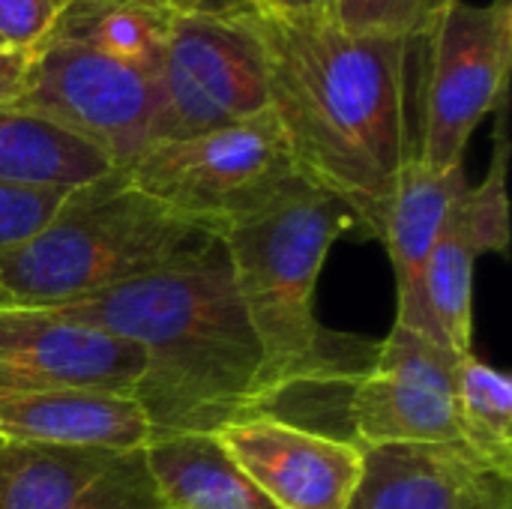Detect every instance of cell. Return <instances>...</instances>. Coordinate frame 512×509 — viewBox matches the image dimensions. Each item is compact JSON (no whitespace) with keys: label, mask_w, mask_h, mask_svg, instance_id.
I'll return each mask as SVG.
<instances>
[{"label":"cell","mask_w":512,"mask_h":509,"mask_svg":"<svg viewBox=\"0 0 512 509\" xmlns=\"http://www.w3.org/2000/svg\"><path fill=\"white\" fill-rule=\"evenodd\" d=\"M264 48L267 108L300 177L333 195L354 228L378 240L384 201L414 153L405 120V63L411 42L351 33L330 12L255 6Z\"/></svg>","instance_id":"1"},{"label":"cell","mask_w":512,"mask_h":509,"mask_svg":"<svg viewBox=\"0 0 512 509\" xmlns=\"http://www.w3.org/2000/svg\"><path fill=\"white\" fill-rule=\"evenodd\" d=\"M30 312L93 327L141 351L144 372L132 399L150 438L216 432L261 411V351L219 240L105 294Z\"/></svg>","instance_id":"2"},{"label":"cell","mask_w":512,"mask_h":509,"mask_svg":"<svg viewBox=\"0 0 512 509\" xmlns=\"http://www.w3.org/2000/svg\"><path fill=\"white\" fill-rule=\"evenodd\" d=\"M351 213L327 192L303 186L261 216L219 237L240 309L261 351L258 405H273L300 387L351 384V369L315 315V291L324 261Z\"/></svg>","instance_id":"3"},{"label":"cell","mask_w":512,"mask_h":509,"mask_svg":"<svg viewBox=\"0 0 512 509\" xmlns=\"http://www.w3.org/2000/svg\"><path fill=\"white\" fill-rule=\"evenodd\" d=\"M207 234L144 195L123 168L66 192L24 243L0 252V309H51L150 276Z\"/></svg>","instance_id":"4"},{"label":"cell","mask_w":512,"mask_h":509,"mask_svg":"<svg viewBox=\"0 0 512 509\" xmlns=\"http://www.w3.org/2000/svg\"><path fill=\"white\" fill-rule=\"evenodd\" d=\"M123 171L213 240L306 186L270 108L189 138L153 141Z\"/></svg>","instance_id":"5"},{"label":"cell","mask_w":512,"mask_h":509,"mask_svg":"<svg viewBox=\"0 0 512 509\" xmlns=\"http://www.w3.org/2000/svg\"><path fill=\"white\" fill-rule=\"evenodd\" d=\"M258 0L240 9H180L156 66L153 141L189 138L267 111Z\"/></svg>","instance_id":"6"},{"label":"cell","mask_w":512,"mask_h":509,"mask_svg":"<svg viewBox=\"0 0 512 509\" xmlns=\"http://www.w3.org/2000/svg\"><path fill=\"white\" fill-rule=\"evenodd\" d=\"M156 75L96 45L51 33L27 54L18 108L66 129L114 168L150 144Z\"/></svg>","instance_id":"7"},{"label":"cell","mask_w":512,"mask_h":509,"mask_svg":"<svg viewBox=\"0 0 512 509\" xmlns=\"http://www.w3.org/2000/svg\"><path fill=\"white\" fill-rule=\"evenodd\" d=\"M429 48L423 129L414 156L432 168L465 165L474 129L507 108L512 0H453L423 39Z\"/></svg>","instance_id":"8"},{"label":"cell","mask_w":512,"mask_h":509,"mask_svg":"<svg viewBox=\"0 0 512 509\" xmlns=\"http://www.w3.org/2000/svg\"><path fill=\"white\" fill-rule=\"evenodd\" d=\"M456 351L393 324L348 384V423L360 450L456 444Z\"/></svg>","instance_id":"9"},{"label":"cell","mask_w":512,"mask_h":509,"mask_svg":"<svg viewBox=\"0 0 512 509\" xmlns=\"http://www.w3.org/2000/svg\"><path fill=\"white\" fill-rule=\"evenodd\" d=\"M510 144L504 108L495 129V156L486 177L468 186L456 201L420 279L417 312L408 330L438 345L471 354L474 348V270L483 255L510 252V195H507Z\"/></svg>","instance_id":"10"},{"label":"cell","mask_w":512,"mask_h":509,"mask_svg":"<svg viewBox=\"0 0 512 509\" xmlns=\"http://www.w3.org/2000/svg\"><path fill=\"white\" fill-rule=\"evenodd\" d=\"M216 441L273 509H351L363 480V450L273 411L219 426Z\"/></svg>","instance_id":"11"},{"label":"cell","mask_w":512,"mask_h":509,"mask_svg":"<svg viewBox=\"0 0 512 509\" xmlns=\"http://www.w3.org/2000/svg\"><path fill=\"white\" fill-rule=\"evenodd\" d=\"M141 372L132 342L48 312L0 309V393L78 387L132 396Z\"/></svg>","instance_id":"12"},{"label":"cell","mask_w":512,"mask_h":509,"mask_svg":"<svg viewBox=\"0 0 512 509\" xmlns=\"http://www.w3.org/2000/svg\"><path fill=\"white\" fill-rule=\"evenodd\" d=\"M0 509H162L141 450L0 444Z\"/></svg>","instance_id":"13"},{"label":"cell","mask_w":512,"mask_h":509,"mask_svg":"<svg viewBox=\"0 0 512 509\" xmlns=\"http://www.w3.org/2000/svg\"><path fill=\"white\" fill-rule=\"evenodd\" d=\"M351 509H512V474L462 444L363 450Z\"/></svg>","instance_id":"14"},{"label":"cell","mask_w":512,"mask_h":509,"mask_svg":"<svg viewBox=\"0 0 512 509\" xmlns=\"http://www.w3.org/2000/svg\"><path fill=\"white\" fill-rule=\"evenodd\" d=\"M150 423L129 393L18 390L0 393V444L141 450Z\"/></svg>","instance_id":"15"},{"label":"cell","mask_w":512,"mask_h":509,"mask_svg":"<svg viewBox=\"0 0 512 509\" xmlns=\"http://www.w3.org/2000/svg\"><path fill=\"white\" fill-rule=\"evenodd\" d=\"M465 165L432 168L414 153L402 162L393 189L384 201L378 243L387 249L396 276V321L408 327L417 312L420 279L426 261L456 207L468 189Z\"/></svg>","instance_id":"16"},{"label":"cell","mask_w":512,"mask_h":509,"mask_svg":"<svg viewBox=\"0 0 512 509\" xmlns=\"http://www.w3.org/2000/svg\"><path fill=\"white\" fill-rule=\"evenodd\" d=\"M144 465L162 509H273L213 432L156 435L144 444Z\"/></svg>","instance_id":"17"},{"label":"cell","mask_w":512,"mask_h":509,"mask_svg":"<svg viewBox=\"0 0 512 509\" xmlns=\"http://www.w3.org/2000/svg\"><path fill=\"white\" fill-rule=\"evenodd\" d=\"M111 168L99 150L66 129L18 105H0V180L75 189Z\"/></svg>","instance_id":"18"},{"label":"cell","mask_w":512,"mask_h":509,"mask_svg":"<svg viewBox=\"0 0 512 509\" xmlns=\"http://www.w3.org/2000/svg\"><path fill=\"white\" fill-rule=\"evenodd\" d=\"M183 0H66L51 33L126 57L156 75Z\"/></svg>","instance_id":"19"},{"label":"cell","mask_w":512,"mask_h":509,"mask_svg":"<svg viewBox=\"0 0 512 509\" xmlns=\"http://www.w3.org/2000/svg\"><path fill=\"white\" fill-rule=\"evenodd\" d=\"M456 444L512 474V378L474 351L456 366Z\"/></svg>","instance_id":"20"},{"label":"cell","mask_w":512,"mask_h":509,"mask_svg":"<svg viewBox=\"0 0 512 509\" xmlns=\"http://www.w3.org/2000/svg\"><path fill=\"white\" fill-rule=\"evenodd\" d=\"M453 0H330V15L351 33H387L423 42Z\"/></svg>","instance_id":"21"},{"label":"cell","mask_w":512,"mask_h":509,"mask_svg":"<svg viewBox=\"0 0 512 509\" xmlns=\"http://www.w3.org/2000/svg\"><path fill=\"white\" fill-rule=\"evenodd\" d=\"M69 189L0 180V252L33 237L63 204Z\"/></svg>","instance_id":"22"},{"label":"cell","mask_w":512,"mask_h":509,"mask_svg":"<svg viewBox=\"0 0 512 509\" xmlns=\"http://www.w3.org/2000/svg\"><path fill=\"white\" fill-rule=\"evenodd\" d=\"M63 6L66 0H0V48L30 54L51 36Z\"/></svg>","instance_id":"23"},{"label":"cell","mask_w":512,"mask_h":509,"mask_svg":"<svg viewBox=\"0 0 512 509\" xmlns=\"http://www.w3.org/2000/svg\"><path fill=\"white\" fill-rule=\"evenodd\" d=\"M27 75V54L0 48V105H15L24 90Z\"/></svg>","instance_id":"24"},{"label":"cell","mask_w":512,"mask_h":509,"mask_svg":"<svg viewBox=\"0 0 512 509\" xmlns=\"http://www.w3.org/2000/svg\"><path fill=\"white\" fill-rule=\"evenodd\" d=\"M258 6L276 12H330V0H258Z\"/></svg>","instance_id":"25"}]
</instances>
